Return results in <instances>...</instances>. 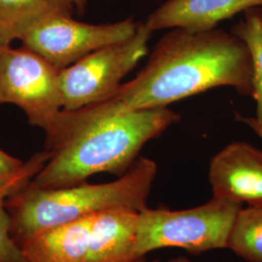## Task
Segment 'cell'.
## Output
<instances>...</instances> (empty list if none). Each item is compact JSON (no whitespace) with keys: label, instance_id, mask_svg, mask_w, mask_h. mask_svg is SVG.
<instances>
[{"label":"cell","instance_id":"5","mask_svg":"<svg viewBox=\"0 0 262 262\" xmlns=\"http://www.w3.org/2000/svg\"><path fill=\"white\" fill-rule=\"evenodd\" d=\"M152 32L140 23L129 39L101 48L61 69L63 110H76L114 96L122 79L147 55Z\"/></svg>","mask_w":262,"mask_h":262},{"label":"cell","instance_id":"19","mask_svg":"<svg viewBox=\"0 0 262 262\" xmlns=\"http://www.w3.org/2000/svg\"><path fill=\"white\" fill-rule=\"evenodd\" d=\"M251 128L253 129L255 133H256V135L260 138L262 140V129H260V128H258V127H256V126H251Z\"/></svg>","mask_w":262,"mask_h":262},{"label":"cell","instance_id":"4","mask_svg":"<svg viewBox=\"0 0 262 262\" xmlns=\"http://www.w3.org/2000/svg\"><path fill=\"white\" fill-rule=\"evenodd\" d=\"M241 205L212 197L203 205L171 211L146 207L138 214L136 251L179 248L191 254L225 249Z\"/></svg>","mask_w":262,"mask_h":262},{"label":"cell","instance_id":"21","mask_svg":"<svg viewBox=\"0 0 262 262\" xmlns=\"http://www.w3.org/2000/svg\"><path fill=\"white\" fill-rule=\"evenodd\" d=\"M3 45H7V44H5V42L3 41V39H2L1 35H0V49H1V47H2Z\"/></svg>","mask_w":262,"mask_h":262},{"label":"cell","instance_id":"8","mask_svg":"<svg viewBox=\"0 0 262 262\" xmlns=\"http://www.w3.org/2000/svg\"><path fill=\"white\" fill-rule=\"evenodd\" d=\"M209 182L213 197L248 206L262 205V150L234 142L210 161Z\"/></svg>","mask_w":262,"mask_h":262},{"label":"cell","instance_id":"3","mask_svg":"<svg viewBox=\"0 0 262 262\" xmlns=\"http://www.w3.org/2000/svg\"><path fill=\"white\" fill-rule=\"evenodd\" d=\"M158 174L151 159L139 157L122 177L105 184L82 183L54 189L31 184L13 193L6 201L11 235L19 246L41 230L93 215L107 209L125 207L142 211L147 206Z\"/></svg>","mask_w":262,"mask_h":262},{"label":"cell","instance_id":"11","mask_svg":"<svg viewBox=\"0 0 262 262\" xmlns=\"http://www.w3.org/2000/svg\"><path fill=\"white\" fill-rule=\"evenodd\" d=\"M93 215L29 236L19 246L26 262H86Z\"/></svg>","mask_w":262,"mask_h":262},{"label":"cell","instance_id":"13","mask_svg":"<svg viewBox=\"0 0 262 262\" xmlns=\"http://www.w3.org/2000/svg\"><path fill=\"white\" fill-rule=\"evenodd\" d=\"M231 32L241 38L250 50L253 67V95L256 116L244 117L236 114L237 121L262 129V8L253 7L244 12V19L232 27Z\"/></svg>","mask_w":262,"mask_h":262},{"label":"cell","instance_id":"2","mask_svg":"<svg viewBox=\"0 0 262 262\" xmlns=\"http://www.w3.org/2000/svg\"><path fill=\"white\" fill-rule=\"evenodd\" d=\"M216 86L253 97V60L247 44L224 29L173 28L155 45L140 72L112 97L130 110L165 108Z\"/></svg>","mask_w":262,"mask_h":262},{"label":"cell","instance_id":"1","mask_svg":"<svg viewBox=\"0 0 262 262\" xmlns=\"http://www.w3.org/2000/svg\"><path fill=\"white\" fill-rule=\"evenodd\" d=\"M180 119L167 107L130 110L114 97L76 110L62 109L45 130L44 150L52 157L31 184L54 189L104 172L122 177L144 145Z\"/></svg>","mask_w":262,"mask_h":262},{"label":"cell","instance_id":"16","mask_svg":"<svg viewBox=\"0 0 262 262\" xmlns=\"http://www.w3.org/2000/svg\"><path fill=\"white\" fill-rule=\"evenodd\" d=\"M32 161V157L28 161H23L0 149V187L7 186L26 173L31 166Z\"/></svg>","mask_w":262,"mask_h":262},{"label":"cell","instance_id":"14","mask_svg":"<svg viewBox=\"0 0 262 262\" xmlns=\"http://www.w3.org/2000/svg\"><path fill=\"white\" fill-rule=\"evenodd\" d=\"M52 155L46 150L32 156L33 161L26 173L5 187H0V262H26L21 251L11 235V223L6 201L13 193L26 187L45 166Z\"/></svg>","mask_w":262,"mask_h":262},{"label":"cell","instance_id":"12","mask_svg":"<svg viewBox=\"0 0 262 262\" xmlns=\"http://www.w3.org/2000/svg\"><path fill=\"white\" fill-rule=\"evenodd\" d=\"M72 13L67 0H0V35L9 45L43 20Z\"/></svg>","mask_w":262,"mask_h":262},{"label":"cell","instance_id":"10","mask_svg":"<svg viewBox=\"0 0 262 262\" xmlns=\"http://www.w3.org/2000/svg\"><path fill=\"white\" fill-rule=\"evenodd\" d=\"M139 212L125 207L94 214L86 262H137Z\"/></svg>","mask_w":262,"mask_h":262},{"label":"cell","instance_id":"20","mask_svg":"<svg viewBox=\"0 0 262 262\" xmlns=\"http://www.w3.org/2000/svg\"><path fill=\"white\" fill-rule=\"evenodd\" d=\"M137 262H160L159 260H157V259H155V260H147L145 257H143V258H141Z\"/></svg>","mask_w":262,"mask_h":262},{"label":"cell","instance_id":"6","mask_svg":"<svg viewBox=\"0 0 262 262\" xmlns=\"http://www.w3.org/2000/svg\"><path fill=\"white\" fill-rule=\"evenodd\" d=\"M60 71L23 45L0 49V104L19 106L32 125L47 130L63 109Z\"/></svg>","mask_w":262,"mask_h":262},{"label":"cell","instance_id":"7","mask_svg":"<svg viewBox=\"0 0 262 262\" xmlns=\"http://www.w3.org/2000/svg\"><path fill=\"white\" fill-rule=\"evenodd\" d=\"M139 24L127 18L114 24L90 25L72 16L58 15L28 30L20 41L52 64L64 69L101 48L129 39Z\"/></svg>","mask_w":262,"mask_h":262},{"label":"cell","instance_id":"17","mask_svg":"<svg viewBox=\"0 0 262 262\" xmlns=\"http://www.w3.org/2000/svg\"><path fill=\"white\" fill-rule=\"evenodd\" d=\"M72 6H76L78 10V13L80 15H83L85 11V7L88 4V0H67Z\"/></svg>","mask_w":262,"mask_h":262},{"label":"cell","instance_id":"15","mask_svg":"<svg viewBox=\"0 0 262 262\" xmlns=\"http://www.w3.org/2000/svg\"><path fill=\"white\" fill-rule=\"evenodd\" d=\"M227 249L247 262H262V205L240 208Z\"/></svg>","mask_w":262,"mask_h":262},{"label":"cell","instance_id":"18","mask_svg":"<svg viewBox=\"0 0 262 262\" xmlns=\"http://www.w3.org/2000/svg\"><path fill=\"white\" fill-rule=\"evenodd\" d=\"M167 262H193L190 260L189 258L185 257V256H180V257H175V258H171Z\"/></svg>","mask_w":262,"mask_h":262},{"label":"cell","instance_id":"9","mask_svg":"<svg viewBox=\"0 0 262 262\" xmlns=\"http://www.w3.org/2000/svg\"><path fill=\"white\" fill-rule=\"evenodd\" d=\"M260 6L262 0H167L145 24L152 31L164 28L207 31L239 13Z\"/></svg>","mask_w":262,"mask_h":262}]
</instances>
